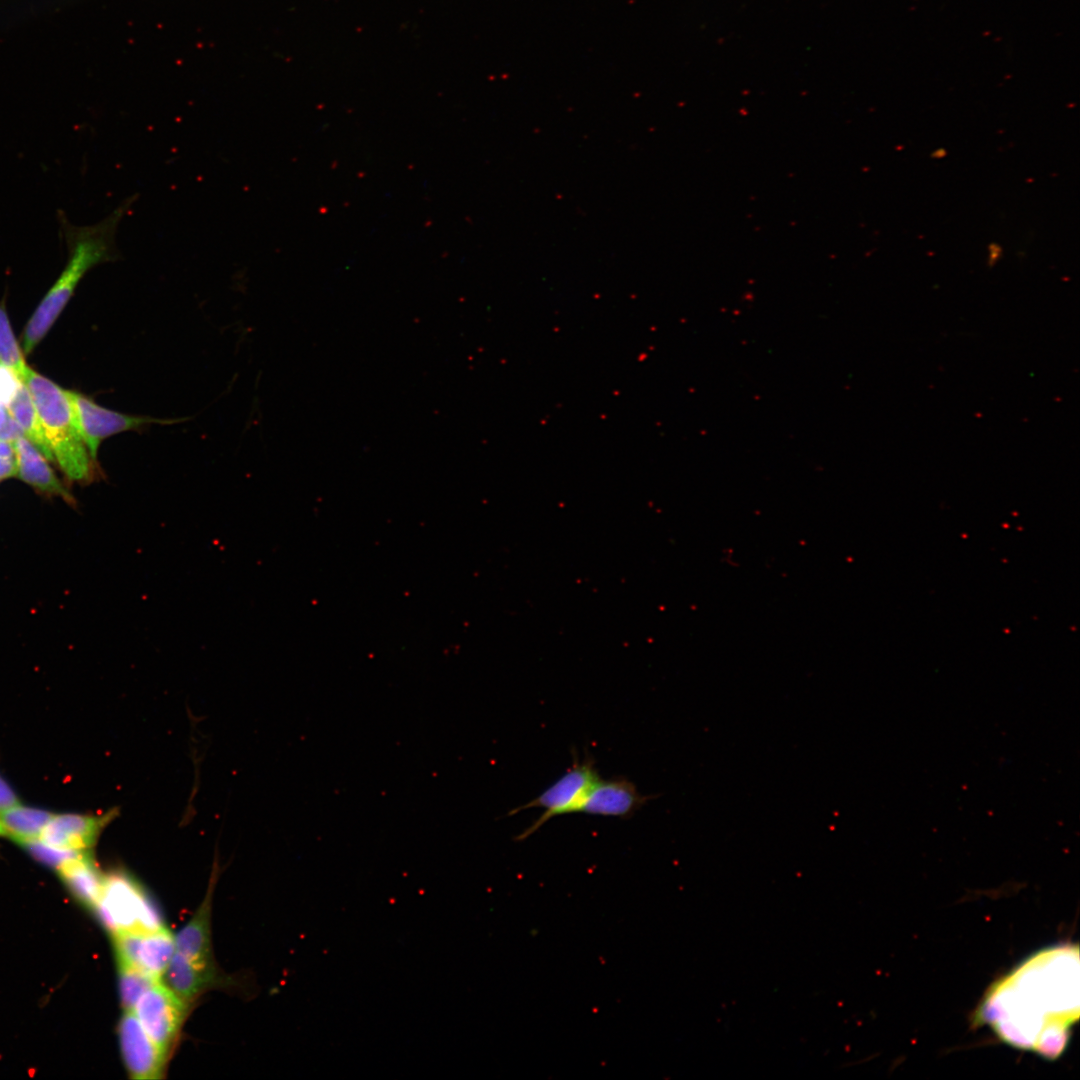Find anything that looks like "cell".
Here are the masks:
<instances>
[{"instance_id":"obj_1","label":"cell","mask_w":1080,"mask_h":1080,"mask_svg":"<svg viewBox=\"0 0 1080 1080\" xmlns=\"http://www.w3.org/2000/svg\"><path fill=\"white\" fill-rule=\"evenodd\" d=\"M136 200L137 195H132L101 221L86 226L72 224L62 210L57 211L60 235L67 248V261L25 326L22 344L26 354L32 352L45 337L84 275L97 265L120 258L116 246L117 229Z\"/></svg>"},{"instance_id":"obj_2","label":"cell","mask_w":1080,"mask_h":1080,"mask_svg":"<svg viewBox=\"0 0 1080 1080\" xmlns=\"http://www.w3.org/2000/svg\"><path fill=\"white\" fill-rule=\"evenodd\" d=\"M22 382L28 388L55 462L66 477L79 484L97 478L98 465L80 434L68 391L34 370H26Z\"/></svg>"},{"instance_id":"obj_3","label":"cell","mask_w":1080,"mask_h":1080,"mask_svg":"<svg viewBox=\"0 0 1080 1080\" xmlns=\"http://www.w3.org/2000/svg\"><path fill=\"white\" fill-rule=\"evenodd\" d=\"M94 909L112 936L164 927L156 906L138 882L125 872L117 871L103 876Z\"/></svg>"},{"instance_id":"obj_4","label":"cell","mask_w":1080,"mask_h":1080,"mask_svg":"<svg viewBox=\"0 0 1080 1080\" xmlns=\"http://www.w3.org/2000/svg\"><path fill=\"white\" fill-rule=\"evenodd\" d=\"M599 777L591 758L587 757L582 761L576 758L566 772L536 798L511 810L510 814L514 815L525 809H544L540 817L521 832L516 840H525L556 816L578 812L586 794Z\"/></svg>"},{"instance_id":"obj_5","label":"cell","mask_w":1080,"mask_h":1080,"mask_svg":"<svg viewBox=\"0 0 1080 1080\" xmlns=\"http://www.w3.org/2000/svg\"><path fill=\"white\" fill-rule=\"evenodd\" d=\"M68 395L80 434L95 461H97L100 443L110 436L139 430L154 423L169 424L183 421V419H158L124 414L102 407L80 393L68 391Z\"/></svg>"},{"instance_id":"obj_6","label":"cell","mask_w":1080,"mask_h":1080,"mask_svg":"<svg viewBox=\"0 0 1080 1080\" xmlns=\"http://www.w3.org/2000/svg\"><path fill=\"white\" fill-rule=\"evenodd\" d=\"M187 1005L160 980L140 997L132 1010L167 1058L180 1032Z\"/></svg>"},{"instance_id":"obj_7","label":"cell","mask_w":1080,"mask_h":1080,"mask_svg":"<svg viewBox=\"0 0 1080 1080\" xmlns=\"http://www.w3.org/2000/svg\"><path fill=\"white\" fill-rule=\"evenodd\" d=\"M118 962L133 966L161 980L175 949V940L167 928L152 931H128L113 935Z\"/></svg>"},{"instance_id":"obj_8","label":"cell","mask_w":1080,"mask_h":1080,"mask_svg":"<svg viewBox=\"0 0 1080 1080\" xmlns=\"http://www.w3.org/2000/svg\"><path fill=\"white\" fill-rule=\"evenodd\" d=\"M119 1041L129 1075L137 1080L159 1079L167 1057L145 1032L132 1011H124L119 1023Z\"/></svg>"},{"instance_id":"obj_9","label":"cell","mask_w":1080,"mask_h":1080,"mask_svg":"<svg viewBox=\"0 0 1080 1080\" xmlns=\"http://www.w3.org/2000/svg\"><path fill=\"white\" fill-rule=\"evenodd\" d=\"M649 799L625 777H599L586 794L578 812L626 819L632 817Z\"/></svg>"},{"instance_id":"obj_10","label":"cell","mask_w":1080,"mask_h":1080,"mask_svg":"<svg viewBox=\"0 0 1080 1080\" xmlns=\"http://www.w3.org/2000/svg\"><path fill=\"white\" fill-rule=\"evenodd\" d=\"M114 816L113 811L103 815H52L39 838L61 848L89 850Z\"/></svg>"},{"instance_id":"obj_11","label":"cell","mask_w":1080,"mask_h":1080,"mask_svg":"<svg viewBox=\"0 0 1080 1080\" xmlns=\"http://www.w3.org/2000/svg\"><path fill=\"white\" fill-rule=\"evenodd\" d=\"M213 882L191 919L174 936L176 952L196 966L215 971L211 943Z\"/></svg>"},{"instance_id":"obj_12","label":"cell","mask_w":1080,"mask_h":1080,"mask_svg":"<svg viewBox=\"0 0 1080 1080\" xmlns=\"http://www.w3.org/2000/svg\"><path fill=\"white\" fill-rule=\"evenodd\" d=\"M17 476L39 492L58 496L68 503L73 497L56 477L48 459L23 434L14 441Z\"/></svg>"},{"instance_id":"obj_13","label":"cell","mask_w":1080,"mask_h":1080,"mask_svg":"<svg viewBox=\"0 0 1080 1080\" xmlns=\"http://www.w3.org/2000/svg\"><path fill=\"white\" fill-rule=\"evenodd\" d=\"M163 977V983L186 1004L216 983L215 971L196 966L176 951Z\"/></svg>"},{"instance_id":"obj_14","label":"cell","mask_w":1080,"mask_h":1080,"mask_svg":"<svg viewBox=\"0 0 1080 1080\" xmlns=\"http://www.w3.org/2000/svg\"><path fill=\"white\" fill-rule=\"evenodd\" d=\"M57 871L71 893L81 903L94 908L100 896L103 875L99 873L89 851L68 861Z\"/></svg>"},{"instance_id":"obj_15","label":"cell","mask_w":1080,"mask_h":1080,"mask_svg":"<svg viewBox=\"0 0 1080 1080\" xmlns=\"http://www.w3.org/2000/svg\"><path fill=\"white\" fill-rule=\"evenodd\" d=\"M7 408L24 436L49 460L55 461L45 437L41 421L31 394L22 382Z\"/></svg>"},{"instance_id":"obj_16","label":"cell","mask_w":1080,"mask_h":1080,"mask_svg":"<svg viewBox=\"0 0 1080 1080\" xmlns=\"http://www.w3.org/2000/svg\"><path fill=\"white\" fill-rule=\"evenodd\" d=\"M52 813L38 808L13 805L0 811L5 836L17 843L39 838Z\"/></svg>"},{"instance_id":"obj_17","label":"cell","mask_w":1080,"mask_h":1080,"mask_svg":"<svg viewBox=\"0 0 1080 1080\" xmlns=\"http://www.w3.org/2000/svg\"><path fill=\"white\" fill-rule=\"evenodd\" d=\"M120 999L124 1011H132L140 997L160 980L125 963L118 962Z\"/></svg>"},{"instance_id":"obj_18","label":"cell","mask_w":1080,"mask_h":1080,"mask_svg":"<svg viewBox=\"0 0 1080 1080\" xmlns=\"http://www.w3.org/2000/svg\"><path fill=\"white\" fill-rule=\"evenodd\" d=\"M0 363L13 370L21 380L28 369L13 334L4 301L0 302Z\"/></svg>"},{"instance_id":"obj_19","label":"cell","mask_w":1080,"mask_h":1080,"mask_svg":"<svg viewBox=\"0 0 1080 1080\" xmlns=\"http://www.w3.org/2000/svg\"><path fill=\"white\" fill-rule=\"evenodd\" d=\"M25 848L35 859L55 869H59L68 861L80 856L88 850H73L61 848L44 842L41 838H34L18 843Z\"/></svg>"},{"instance_id":"obj_20","label":"cell","mask_w":1080,"mask_h":1080,"mask_svg":"<svg viewBox=\"0 0 1080 1080\" xmlns=\"http://www.w3.org/2000/svg\"><path fill=\"white\" fill-rule=\"evenodd\" d=\"M22 380L18 375L0 363V402L7 406L15 397Z\"/></svg>"},{"instance_id":"obj_21","label":"cell","mask_w":1080,"mask_h":1080,"mask_svg":"<svg viewBox=\"0 0 1080 1080\" xmlns=\"http://www.w3.org/2000/svg\"><path fill=\"white\" fill-rule=\"evenodd\" d=\"M17 475L14 442L0 441V480Z\"/></svg>"},{"instance_id":"obj_22","label":"cell","mask_w":1080,"mask_h":1080,"mask_svg":"<svg viewBox=\"0 0 1080 1080\" xmlns=\"http://www.w3.org/2000/svg\"><path fill=\"white\" fill-rule=\"evenodd\" d=\"M22 434L7 406L0 402V441L14 442Z\"/></svg>"},{"instance_id":"obj_23","label":"cell","mask_w":1080,"mask_h":1080,"mask_svg":"<svg viewBox=\"0 0 1080 1080\" xmlns=\"http://www.w3.org/2000/svg\"><path fill=\"white\" fill-rule=\"evenodd\" d=\"M16 804H19L16 794L0 775V811Z\"/></svg>"},{"instance_id":"obj_24","label":"cell","mask_w":1080,"mask_h":1080,"mask_svg":"<svg viewBox=\"0 0 1080 1080\" xmlns=\"http://www.w3.org/2000/svg\"><path fill=\"white\" fill-rule=\"evenodd\" d=\"M1002 255H1003V248L1001 247V245L999 243H997V242L989 243V245L987 246V262H986L987 265L990 268L994 267L1000 261V259L1002 258Z\"/></svg>"},{"instance_id":"obj_25","label":"cell","mask_w":1080,"mask_h":1080,"mask_svg":"<svg viewBox=\"0 0 1080 1080\" xmlns=\"http://www.w3.org/2000/svg\"><path fill=\"white\" fill-rule=\"evenodd\" d=\"M946 155V151L943 148L937 149L931 153V157L941 159Z\"/></svg>"},{"instance_id":"obj_26","label":"cell","mask_w":1080,"mask_h":1080,"mask_svg":"<svg viewBox=\"0 0 1080 1080\" xmlns=\"http://www.w3.org/2000/svg\"><path fill=\"white\" fill-rule=\"evenodd\" d=\"M0 836H5L4 829L0 824Z\"/></svg>"}]
</instances>
